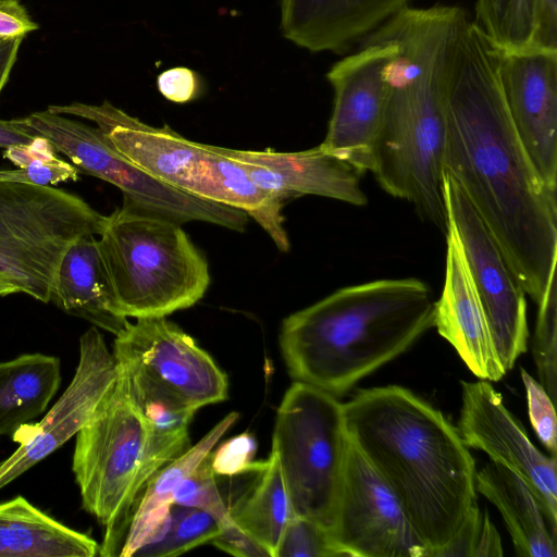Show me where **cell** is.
<instances>
[{"instance_id": "cell-8", "label": "cell", "mask_w": 557, "mask_h": 557, "mask_svg": "<svg viewBox=\"0 0 557 557\" xmlns=\"http://www.w3.org/2000/svg\"><path fill=\"white\" fill-rule=\"evenodd\" d=\"M75 436L72 469L82 504L106 530L98 555L117 556L147 436L120 368L114 384Z\"/></svg>"}, {"instance_id": "cell-24", "label": "cell", "mask_w": 557, "mask_h": 557, "mask_svg": "<svg viewBox=\"0 0 557 557\" xmlns=\"http://www.w3.org/2000/svg\"><path fill=\"white\" fill-rule=\"evenodd\" d=\"M99 546L23 496L0 503V557H95Z\"/></svg>"}, {"instance_id": "cell-2", "label": "cell", "mask_w": 557, "mask_h": 557, "mask_svg": "<svg viewBox=\"0 0 557 557\" xmlns=\"http://www.w3.org/2000/svg\"><path fill=\"white\" fill-rule=\"evenodd\" d=\"M343 410L349 440L395 494L428 557H440L478 506L475 462L457 428L398 385L359 391Z\"/></svg>"}, {"instance_id": "cell-18", "label": "cell", "mask_w": 557, "mask_h": 557, "mask_svg": "<svg viewBox=\"0 0 557 557\" xmlns=\"http://www.w3.org/2000/svg\"><path fill=\"white\" fill-rule=\"evenodd\" d=\"M442 294L434 304V326L480 380L496 382L507 372L496 352L483 307L453 225L448 222Z\"/></svg>"}, {"instance_id": "cell-21", "label": "cell", "mask_w": 557, "mask_h": 557, "mask_svg": "<svg viewBox=\"0 0 557 557\" xmlns=\"http://www.w3.org/2000/svg\"><path fill=\"white\" fill-rule=\"evenodd\" d=\"M50 301L69 314L85 319L113 335L127 323L116 309L97 236L75 240L62 256Z\"/></svg>"}, {"instance_id": "cell-20", "label": "cell", "mask_w": 557, "mask_h": 557, "mask_svg": "<svg viewBox=\"0 0 557 557\" xmlns=\"http://www.w3.org/2000/svg\"><path fill=\"white\" fill-rule=\"evenodd\" d=\"M117 361L131 398L146 425V444L131 493L126 520L149 480L189 446L188 426L196 413L189 407L131 364Z\"/></svg>"}, {"instance_id": "cell-36", "label": "cell", "mask_w": 557, "mask_h": 557, "mask_svg": "<svg viewBox=\"0 0 557 557\" xmlns=\"http://www.w3.org/2000/svg\"><path fill=\"white\" fill-rule=\"evenodd\" d=\"M159 92L174 103H187L197 99L203 91V79L198 72L175 66L161 72L157 77Z\"/></svg>"}, {"instance_id": "cell-17", "label": "cell", "mask_w": 557, "mask_h": 557, "mask_svg": "<svg viewBox=\"0 0 557 557\" xmlns=\"http://www.w3.org/2000/svg\"><path fill=\"white\" fill-rule=\"evenodd\" d=\"M235 160L262 190L284 203L305 195L364 206L360 173L348 163L326 153L319 146L295 152L238 150L219 147Z\"/></svg>"}, {"instance_id": "cell-35", "label": "cell", "mask_w": 557, "mask_h": 557, "mask_svg": "<svg viewBox=\"0 0 557 557\" xmlns=\"http://www.w3.org/2000/svg\"><path fill=\"white\" fill-rule=\"evenodd\" d=\"M79 171L75 165L58 156L49 160L30 163L16 170H0V182L27 183L36 185H57L78 180Z\"/></svg>"}, {"instance_id": "cell-32", "label": "cell", "mask_w": 557, "mask_h": 557, "mask_svg": "<svg viewBox=\"0 0 557 557\" xmlns=\"http://www.w3.org/2000/svg\"><path fill=\"white\" fill-rule=\"evenodd\" d=\"M503 545L499 533L486 510L473 508L455 541L440 557H500Z\"/></svg>"}, {"instance_id": "cell-27", "label": "cell", "mask_w": 557, "mask_h": 557, "mask_svg": "<svg viewBox=\"0 0 557 557\" xmlns=\"http://www.w3.org/2000/svg\"><path fill=\"white\" fill-rule=\"evenodd\" d=\"M536 0H476L472 21L500 52L531 48Z\"/></svg>"}, {"instance_id": "cell-5", "label": "cell", "mask_w": 557, "mask_h": 557, "mask_svg": "<svg viewBox=\"0 0 557 557\" xmlns=\"http://www.w3.org/2000/svg\"><path fill=\"white\" fill-rule=\"evenodd\" d=\"M117 311L166 317L196 305L210 285L206 257L181 224L123 201L97 236Z\"/></svg>"}, {"instance_id": "cell-11", "label": "cell", "mask_w": 557, "mask_h": 557, "mask_svg": "<svg viewBox=\"0 0 557 557\" xmlns=\"http://www.w3.org/2000/svg\"><path fill=\"white\" fill-rule=\"evenodd\" d=\"M395 50V42L375 29L361 40L356 52L333 64L326 74L334 104L319 147L360 174L373 168L388 95L384 70Z\"/></svg>"}, {"instance_id": "cell-7", "label": "cell", "mask_w": 557, "mask_h": 557, "mask_svg": "<svg viewBox=\"0 0 557 557\" xmlns=\"http://www.w3.org/2000/svg\"><path fill=\"white\" fill-rule=\"evenodd\" d=\"M348 446L343 404L330 393L295 381L278 406L271 450L295 516L330 530Z\"/></svg>"}, {"instance_id": "cell-4", "label": "cell", "mask_w": 557, "mask_h": 557, "mask_svg": "<svg viewBox=\"0 0 557 557\" xmlns=\"http://www.w3.org/2000/svg\"><path fill=\"white\" fill-rule=\"evenodd\" d=\"M434 304L430 286L414 277L337 289L283 321L288 373L339 397L433 327Z\"/></svg>"}, {"instance_id": "cell-40", "label": "cell", "mask_w": 557, "mask_h": 557, "mask_svg": "<svg viewBox=\"0 0 557 557\" xmlns=\"http://www.w3.org/2000/svg\"><path fill=\"white\" fill-rule=\"evenodd\" d=\"M55 156L57 150L44 137H34L29 143L9 146L3 152V157L17 168H25L30 163L49 160Z\"/></svg>"}, {"instance_id": "cell-10", "label": "cell", "mask_w": 557, "mask_h": 557, "mask_svg": "<svg viewBox=\"0 0 557 557\" xmlns=\"http://www.w3.org/2000/svg\"><path fill=\"white\" fill-rule=\"evenodd\" d=\"M442 188L448 222L459 239L496 352L507 372L527 351L529 329L525 293L458 184L444 174Z\"/></svg>"}, {"instance_id": "cell-31", "label": "cell", "mask_w": 557, "mask_h": 557, "mask_svg": "<svg viewBox=\"0 0 557 557\" xmlns=\"http://www.w3.org/2000/svg\"><path fill=\"white\" fill-rule=\"evenodd\" d=\"M274 557H343L322 524L293 515L284 528Z\"/></svg>"}, {"instance_id": "cell-39", "label": "cell", "mask_w": 557, "mask_h": 557, "mask_svg": "<svg viewBox=\"0 0 557 557\" xmlns=\"http://www.w3.org/2000/svg\"><path fill=\"white\" fill-rule=\"evenodd\" d=\"M37 28L18 0H0V37H25Z\"/></svg>"}, {"instance_id": "cell-34", "label": "cell", "mask_w": 557, "mask_h": 557, "mask_svg": "<svg viewBox=\"0 0 557 557\" xmlns=\"http://www.w3.org/2000/svg\"><path fill=\"white\" fill-rule=\"evenodd\" d=\"M256 449V441L248 433H242L223 442L210 453V463L214 474L234 476L259 470L262 461H253Z\"/></svg>"}, {"instance_id": "cell-22", "label": "cell", "mask_w": 557, "mask_h": 557, "mask_svg": "<svg viewBox=\"0 0 557 557\" xmlns=\"http://www.w3.org/2000/svg\"><path fill=\"white\" fill-rule=\"evenodd\" d=\"M237 419V412L228 413L196 445L149 480L128 517L117 556H134L140 548L162 537L170 520L174 487L202 462Z\"/></svg>"}, {"instance_id": "cell-14", "label": "cell", "mask_w": 557, "mask_h": 557, "mask_svg": "<svg viewBox=\"0 0 557 557\" xmlns=\"http://www.w3.org/2000/svg\"><path fill=\"white\" fill-rule=\"evenodd\" d=\"M457 430L467 447L519 475L537 498L552 532L557 531V458L544 455L488 381L461 382Z\"/></svg>"}, {"instance_id": "cell-25", "label": "cell", "mask_w": 557, "mask_h": 557, "mask_svg": "<svg viewBox=\"0 0 557 557\" xmlns=\"http://www.w3.org/2000/svg\"><path fill=\"white\" fill-rule=\"evenodd\" d=\"M60 359L39 352L0 362V438L13 436L47 409L61 383Z\"/></svg>"}, {"instance_id": "cell-29", "label": "cell", "mask_w": 557, "mask_h": 557, "mask_svg": "<svg viewBox=\"0 0 557 557\" xmlns=\"http://www.w3.org/2000/svg\"><path fill=\"white\" fill-rule=\"evenodd\" d=\"M554 276L537 302V318L532 341V354L540 383L556 401L557 385V297Z\"/></svg>"}, {"instance_id": "cell-41", "label": "cell", "mask_w": 557, "mask_h": 557, "mask_svg": "<svg viewBox=\"0 0 557 557\" xmlns=\"http://www.w3.org/2000/svg\"><path fill=\"white\" fill-rule=\"evenodd\" d=\"M24 37H0V92L15 63Z\"/></svg>"}, {"instance_id": "cell-6", "label": "cell", "mask_w": 557, "mask_h": 557, "mask_svg": "<svg viewBox=\"0 0 557 557\" xmlns=\"http://www.w3.org/2000/svg\"><path fill=\"white\" fill-rule=\"evenodd\" d=\"M106 220L81 197L50 185L0 182V281L49 302L66 249L98 236Z\"/></svg>"}, {"instance_id": "cell-30", "label": "cell", "mask_w": 557, "mask_h": 557, "mask_svg": "<svg viewBox=\"0 0 557 557\" xmlns=\"http://www.w3.org/2000/svg\"><path fill=\"white\" fill-rule=\"evenodd\" d=\"M210 453L197 468L176 484L172 493V503L205 510L222 524L232 517L218 487L216 475L210 463Z\"/></svg>"}, {"instance_id": "cell-37", "label": "cell", "mask_w": 557, "mask_h": 557, "mask_svg": "<svg viewBox=\"0 0 557 557\" xmlns=\"http://www.w3.org/2000/svg\"><path fill=\"white\" fill-rule=\"evenodd\" d=\"M211 544L237 557H271L268 549L242 530L233 519L220 524V532Z\"/></svg>"}, {"instance_id": "cell-15", "label": "cell", "mask_w": 557, "mask_h": 557, "mask_svg": "<svg viewBox=\"0 0 557 557\" xmlns=\"http://www.w3.org/2000/svg\"><path fill=\"white\" fill-rule=\"evenodd\" d=\"M119 375L117 361L98 327L79 338V359L70 385L46 416L15 435L20 446L0 461V490L54 453L89 421Z\"/></svg>"}, {"instance_id": "cell-19", "label": "cell", "mask_w": 557, "mask_h": 557, "mask_svg": "<svg viewBox=\"0 0 557 557\" xmlns=\"http://www.w3.org/2000/svg\"><path fill=\"white\" fill-rule=\"evenodd\" d=\"M412 0H281L284 38L310 52H343Z\"/></svg>"}, {"instance_id": "cell-3", "label": "cell", "mask_w": 557, "mask_h": 557, "mask_svg": "<svg viewBox=\"0 0 557 557\" xmlns=\"http://www.w3.org/2000/svg\"><path fill=\"white\" fill-rule=\"evenodd\" d=\"M467 18L456 5L408 7L379 27L396 50L384 70L388 95L371 172L387 194L445 234L446 81Z\"/></svg>"}, {"instance_id": "cell-13", "label": "cell", "mask_w": 557, "mask_h": 557, "mask_svg": "<svg viewBox=\"0 0 557 557\" xmlns=\"http://www.w3.org/2000/svg\"><path fill=\"white\" fill-rule=\"evenodd\" d=\"M113 355L198 410L225 400L228 381L215 360L165 317L128 322L115 336Z\"/></svg>"}, {"instance_id": "cell-42", "label": "cell", "mask_w": 557, "mask_h": 557, "mask_svg": "<svg viewBox=\"0 0 557 557\" xmlns=\"http://www.w3.org/2000/svg\"><path fill=\"white\" fill-rule=\"evenodd\" d=\"M33 137H29L18 131L12 121L0 120V147L7 148L16 144L29 143Z\"/></svg>"}, {"instance_id": "cell-16", "label": "cell", "mask_w": 557, "mask_h": 557, "mask_svg": "<svg viewBox=\"0 0 557 557\" xmlns=\"http://www.w3.org/2000/svg\"><path fill=\"white\" fill-rule=\"evenodd\" d=\"M498 75L509 114L531 162L541 178L556 189L557 51L498 50Z\"/></svg>"}, {"instance_id": "cell-26", "label": "cell", "mask_w": 557, "mask_h": 557, "mask_svg": "<svg viewBox=\"0 0 557 557\" xmlns=\"http://www.w3.org/2000/svg\"><path fill=\"white\" fill-rule=\"evenodd\" d=\"M245 493L228 506L233 521L274 557L280 539L294 515L276 456L271 451Z\"/></svg>"}, {"instance_id": "cell-23", "label": "cell", "mask_w": 557, "mask_h": 557, "mask_svg": "<svg viewBox=\"0 0 557 557\" xmlns=\"http://www.w3.org/2000/svg\"><path fill=\"white\" fill-rule=\"evenodd\" d=\"M475 487L500 512L518 556H557L556 535L537 498L519 475L490 460L476 471Z\"/></svg>"}, {"instance_id": "cell-33", "label": "cell", "mask_w": 557, "mask_h": 557, "mask_svg": "<svg viewBox=\"0 0 557 557\" xmlns=\"http://www.w3.org/2000/svg\"><path fill=\"white\" fill-rule=\"evenodd\" d=\"M520 372L527 393L530 422L543 446L549 451L552 457L557 458L555 403L540 382L524 369L521 368Z\"/></svg>"}, {"instance_id": "cell-1", "label": "cell", "mask_w": 557, "mask_h": 557, "mask_svg": "<svg viewBox=\"0 0 557 557\" xmlns=\"http://www.w3.org/2000/svg\"><path fill=\"white\" fill-rule=\"evenodd\" d=\"M445 113L444 174L458 184L537 304L556 276V189L536 172L511 120L497 48L469 18L450 57Z\"/></svg>"}, {"instance_id": "cell-38", "label": "cell", "mask_w": 557, "mask_h": 557, "mask_svg": "<svg viewBox=\"0 0 557 557\" xmlns=\"http://www.w3.org/2000/svg\"><path fill=\"white\" fill-rule=\"evenodd\" d=\"M531 48L557 51V0L535 1V25Z\"/></svg>"}, {"instance_id": "cell-9", "label": "cell", "mask_w": 557, "mask_h": 557, "mask_svg": "<svg viewBox=\"0 0 557 557\" xmlns=\"http://www.w3.org/2000/svg\"><path fill=\"white\" fill-rule=\"evenodd\" d=\"M48 110L94 122L117 151L157 180L228 206L223 187L227 158L218 146L186 139L168 125H148L109 101L49 106Z\"/></svg>"}, {"instance_id": "cell-28", "label": "cell", "mask_w": 557, "mask_h": 557, "mask_svg": "<svg viewBox=\"0 0 557 557\" xmlns=\"http://www.w3.org/2000/svg\"><path fill=\"white\" fill-rule=\"evenodd\" d=\"M218 520L205 510L172 504L162 537L140 548L135 557H174L211 541L219 534Z\"/></svg>"}, {"instance_id": "cell-12", "label": "cell", "mask_w": 557, "mask_h": 557, "mask_svg": "<svg viewBox=\"0 0 557 557\" xmlns=\"http://www.w3.org/2000/svg\"><path fill=\"white\" fill-rule=\"evenodd\" d=\"M329 533L343 557H428L397 497L350 440Z\"/></svg>"}, {"instance_id": "cell-43", "label": "cell", "mask_w": 557, "mask_h": 557, "mask_svg": "<svg viewBox=\"0 0 557 557\" xmlns=\"http://www.w3.org/2000/svg\"><path fill=\"white\" fill-rule=\"evenodd\" d=\"M20 293L16 287L11 284L4 283L0 281V296H5L9 294Z\"/></svg>"}]
</instances>
